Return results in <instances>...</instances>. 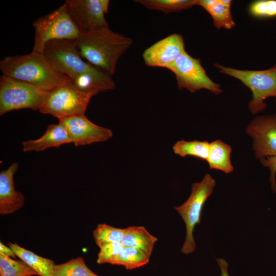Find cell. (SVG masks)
Returning a JSON list of instances; mask_svg holds the SVG:
<instances>
[{
    "label": "cell",
    "instance_id": "ba28073f",
    "mask_svg": "<svg viewBox=\"0 0 276 276\" xmlns=\"http://www.w3.org/2000/svg\"><path fill=\"white\" fill-rule=\"evenodd\" d=\"M94 96L80 91L71 81L49 91L38 111L58 119L85 114Z\"/></svg>",
    "mask_w": 276,
    "mask_h": 276
},
{
    "label": "cell",
    "instance_id": "52a82bcc",
    "mask_svg": "<svg viewBox=\"0 0 276 276\" xmlns=\"http://www.w3.org/2000/svg\"><path fill=\"white\" fill-rule=\"evenodd\" d=\"M48 93L28 83L2 75L0 78V115L22 109L38 110Z\"/></svg>",
    "mask_w": 276,
    "mask_h": 276
},
{
    "label": "cell",
    "instance_id": "30bf717a",
    "mask_svg": "<svg viewBox=\"0 0 276 276\" xmlns=\"http://www.w3.org/2000/svg\"><path fill=\"white\" fill-rule=\"evenodd\" d=\"M67 10L81 34L109 27L105 14L108 12V0H66Z\"/></svg>",
    "mask_w": 276,
    "mask_h": 276
},
{
    "label": "cell",
    "instance_id": "83f0119b",
    "mask_svg": "<svg viewBox=\"0 0 276 276\" xmlns=\"http://www.w3.org/2000/svg\"><path fill=\"white\" fill-rule=\"evenodd\" d=\"M261 163L265 167L269 168L270 170L269 181L271 188L274 192H276V181L275 175L276 174V156L268 157L260 160Z\"/></svg>",
    "mask_w": 276,
    "mask_h": 276
},
{
    "label": "cell",
    "instance_id": "3957f363",
    "mask_svg": "<svg viewBox=\"0 0 276 276\" xmlns=\"http://www.w3.org/2000/svg\"><path fill=\"white\" fill-rule=\"evenodd\" d=\"M43 54L59 72L71 80L83 74L105 80L112 79L108 74L82 59L74 40H51L45 44Z\"/></svg>",
    "mask_w": 276,
    "mask_h": 276
},
{
    "label": "cell",
    "instance_id": "8fae6325",
    "mask_svg": "<svg viewBox=\"0 0 276 276\" xmlns=\"http://www.w3.org/2000/svg\"><path fill=\"white\" fill-rule=\"evenodd\" d=\"M67 130L72 143L76 147L106 141L112 137L113 132L88 119L85 114L58 119Z\"/></svg>",
    "mask_w": 276,
    "mask_h": 276
},
{
    "label": "cell",
    "instance_id": "4316f807",
    "mask_svg": "<svg viewBox=\"0 0 276 276\" xmlns=\"http://www.w3.org/2000/svg\"><path fill=\"white\" fill-rule=\"evenodd\" d=\"M124 247L122 242H112L101 246L97 263L99 264L110 263L113 265Z\"/></svg>",
    "mask_w": 276,
    "mask_h": 276
},
{
    "label": "cell",
    "instance_id": "4fadbf2b",
    "mask_svg": "<svg viewBox=\"0 0 276 276\" xmlns=\"http://www.w3.org/2000/svg\"><path fill=\"white\" fill-rule=\"evenodd\" d=\"M185 50L182 36L173 34L160 39L146 49L143 53L145 64L151 67L169 69Z\"/></svg>",
    "mask_w": 276,
    "mask_h": 276
},
{
    "label": "cell",
    "instance_id": "6da1fadb",
    "mask_svg": "<svg viewBox=\"0 0 276 276\" xmlns=\"http://www.w3.org/2000/svg\"><path fill=\"white\" fill-rule=\"evenodd\" d=\"M3 75L28 83L49 92L71 81L59 72L43 54L10 56L0 61Z\"/></svg>",
    "mask_w": 276,
    "mask_h": 276
},
{
    "label": "cell",
    "instance_id": "44dd1931",
    "mask_svg": "<svg viewBox=\"0 0 276 276\" xmlns=\"http://www.w3.org/2000/svg\"><path fill=\"white\" fill-rule=\"evenodd\" d=\"M145 7L165 13L178 12L197 5L198 0H137Z\"/></svg>",
    "mask_w": 276,
    "mask_h": 276
},
{
    "label": "cell",
    "instance_id": "277c9868",
    "mask_svg": "<svg viewBox=\"0 0 276 276\" xmlns=\"http://www.w3.org/2000/svg\"><path fill=\"white\" fill-rule=\"evenodd\" d=\"M35 35L32 52L43 54L45 44L54 40H75L81 33L64 3L33 23Z\"/></svg>",
    "mask_w": 276,
    "mask_h": 276
},
{
    "label": "cell",
    "instance_id": "e0dca14e",
    "mask_svg": "<svg viewBox=\"0 0 276 276\" xmlns=\"http://www.w3.org/2000/svg\"><path fill=\"white\" fill-rule=\"evenodd\" d=\"M157 239L150 234L144 226H130L125 228L122 241L124 246L136 248L150 257Z\"/></svg>",
    "mask_w": 276,
    "mask_h": 276
},
{
    "label": "cell",
    "instance_id": "cb8c5ba5",
    "mask_svg": "<svg viewBox=\"0 0 276 276\" xmlns=\"http://www.w3.org/2000/svg\"><path fill=\"white\" fill-rule=\"evenodd\" d=\"M38 273L22 260L0 254V276H33Z\"/></svg>",
    "mask_w": 276,
    "mask_h": 276
},
{
    "label": "cell",
    "instance_id": "ac0fdd59",
    "mask_svg": "<svg viewBox=\"0 0 276 276\" xmlns=\"http://www.w3.org/2000/svg\"><path fill=\"white\" fill-rule=\"evenodd\" d=\"M16 257L35 270L40 276H53L54 262L39 256L14 243H8Z\"/></svg>",
    "mask_w": 276,
    "mask_h": 276
},
{
    "label": "cell",
    "instance_id": "7a4b0ae2",
    "mask_svg": "<svg viewBox=\"0 0 276 276\" xmlns=\"http://www.w3.org/2000/svg\"><path fill=\"white\" fill-rule=\"evenodd\" d=\"M74 41L82 58L109 75L116 72L119 59L132 43L131 38L109 27L81 34Z\"/></svg>",
    "mask_w": 276,
    "mask_h": 276
},
{
    "label": "cell",
    "instance_id": "5bb4252c",
    "mask_svg": "<svg viewBox=\"0 0 276 276\" xmlns=\"http://www.w3.org/2000/svg\"><path fill=\"white\" fill-rule=\"evenodd\" d=\"M18 164L12 163L7 169L0 172V214H12L21 209L25 203V196L14 188V176Z\"/></svg>",
    "mask_w": 276,
    "mask_h": 276
},
{
    "label": "cell",
    "instance_id": "f546056e",
    "mask_svg": "<svg viewBox=\"0 0 276 276\" xmlns=\"http://www.w3.org/2000/svg\"><path fill=\"white\" fill-rule=\"evenodd\" d=\"M216 260L220 268L221 276H229L228 272V264L226 261L221 258H217Z\"/></svg>",
    "mask_w": 276,
    "mask_h": 276
},
{
    "label": "cell",
    "instance_id": "d4e9b609",
    "mask_svg": "<svg viewBox=\"0 0 276 276\" xmlns=\"http://www.w3.org/2000/svg\"><path fill=\"white\" fill-rule=\"evenodd\" d=\"M125 233V228H120L106 224H99L93 231L96 244L101 246L112 242H121Z\"/></svg>",
    "mask_w": 276,
    "mask_h": 276
},
{
    "label": "cell",
    "instance_id": "d6986e66",
    "mask_svg": "<svg viewBox=\"0 0 276 276\" xmlns=\"http://www.w3.org/2000/svg\"><path fill=\"white\" fill-rule=\"evenodd\" d=\"M232 148L221 140L210 143V150L206 160L210 169H216L228 174L233 171L231 161Z\"/></svg>",
    "mask_w": 276,
    "mask_h": 276
},
{
    "label": "cell",
    "instance_id": "f1b7e54d",
    "mask_svg": "<svg viewBox=\"0 0 276 276\" xmlns=\"http://www.w3.org/2000/svg\"><path fill=\"white\" fill-rule=\"evenodd\" d=\"M0 254L12 259H15L16 257L13 250L2 242H0Z\"/></svg>",
    "mask_w": 276,
    "mask_h": 276
},
{
    "label": "cell",
    "instance_id": "8992f818",
    "mask_svg": "<svg viewBox=\"0 0 276 276\" xmlns=\"http://www.w3.org/2000/svg\"><path fill=\"white\" fill-rule=\"evenodd\" d=\"M216 181L209 173L204 175L199 182L193 183L191 193L181 205L174 208L183 220L186 228V236L181 252L186 255L193 252L196 243L193 232L196 225L201 223L202 210L207 199L213 193Z\"/></svg>",
    "mask_w": 276,
    "mask_h": 276
},
{
    "label": "cell",
    "instance_id": "603a6c76",
    "mask_svg": "<svg viewBox=\"0 0 276 276\" xmlns=\"http://www.w3.org/2000/svg\"><path fill=\"white\" fill-rule=\"evenodd\" d=\"M53 276H99L92 271L81 257L60 264H55Z\"/></svg>",
    "mask_w": 276,
    "mask_h": 276
},
{
    "label": "cell",
    "instance_id": "ffe728a7",
    "mask_svg": "<svg viewBox=\"0 0 276 276\" xmlns=\"http://www.w3.org/2000/svg\"><path fill=\"white\" fill-rule=\"evenodd\" d=\"M174 153L181 157L192 156L206 160L210 153V143L208 141L181 140L173 146Z\"/></svg>",
    "mask_w": 276,
    "mask_h": 276
},
{
    "label": "cell",
    "instance_id": "484cf974",
    "mask_svg": "<svg viewBox=\"0 0 276 276\" xmlns=\"http://www.w3.org/2000/svg\"><path fill=\"white\" fill-rule=\"evenodd\" d=\"M249 12L256 17H276V0L255 1L250 5Z\"/></svg>",
    "mask_w": 276,
    "mask_h": 276
},
{
    "label": "cell",
    "instance_id": "5b68a950",
    "mask_svg": "<svg viewBox=\"0 0 276 276\" xmlns=\"http://www.w3.org/2000/svg\"><path fill=\"white\" fill-rule=\"evenodd\" d=\"M214 66L223 74L239 80L251 91L252 99L248 107L252 114L265 109L264 101L269 97H276V65L264 70H240L228 67L218 63Z\"/></svg>",
    "mask_w": 276,
    "mask_h": 276
},
{
    "label": "cell",
    "instance_id": "9c48e42d",
    "mask_svg": "<svg viewBox=\"0 0 276 276\" xmlns=\"http://www.w3.org/2000/svg\"><path fill=\"white\" fill-rule=\"evenodd\" d=\"M169 70L175 76L178 88L195 93L205 89L215 94L222 92L219 84L206 75L199 59L192 57L186 51L175 59Z\"/></svg>",
    "mask_w": 276,
    "mask_h": 276
},
{
    "label": "cell",
    "instance_id": "2e32d148",
    "mask_svg": "<svg viewBox=\"0 0 276 276\" xmlns=\"http://www.w3.org/2000/svg\"><path fill=\"white\" fill-rule=\"evenodd\" d=\"M231 4L229 0H198L197 6L211 15L216 28L231 29L235 26L231 12Z\"/></svg>",
    "mask_w": 276,
    "mask_h": 276
},
{
    "label": "cell",
    "instance_id": "7402d4cb",
    "mask_svg": "<svg viewBox=\"0 0 276 276\" xmlns=\"http://www.w3.org/2000/svg\"><path fill=\"white\" fill-rule=\"evenodd\" d=\"M150 257L141 250L124 246L113 265H122L127 270H132L147 264Z\"/></svg>",
    "mask_w": 276,
    "mask_h": 276
},
{
    "label": "cell",
    "instance_id": "7c38bea8",
    "mask_svg": "<svg viewBox=\"0 0 276 276\" xmlns=\"http://www.w3.org/2000/svg\"><path fill=\"white\" fill-rule=\"evenodd\" d=\"M246 132L252 139L257 158L276 156V114L254 118Z\"/></svg>",
    "mask_w": 276,
    "mask_h": 276
},
{
    "label": "cell",
    "instance_id": "9a60e30c",
    "mask_svg": "<svg viewBox=\"0 0 276 276\" xmlns=\"http://www.w3.org/2000/svg\"><path fill=\"white\" fill-rule=\"evenodd\" d=\"M72 143L70 135L64 126L60 123L49 125L43 134L39 138L21 143L22 151L41 152L50 148H58Z\"/></svg>",
    "mask_w": 276,
    "mask_h": 276
}]
</instances>
